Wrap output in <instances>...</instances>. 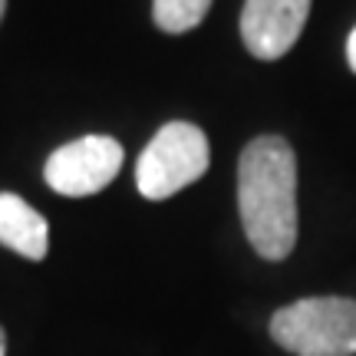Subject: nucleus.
Instances as JSON below:
<instances>
[{
	"label": "nucleus",
	"instance_id": "obj_9",
	"mask_svg": "<svg viewBox=\"0 0 356 356\" xmlns=\"http://www.w3.org/2000/svg\"><path fill=\"white\" fill-rule=\"evenodd\" d=\"M0 356H7V333H3V327H0Z\"/></svg>",
	"mask_w": 356,
	"mask_h": 356
},
{
	"label": "nucleus",
	"instance_id": "obj_4",
	"mask_svg": "<svg viewBox=\"0 0 356 356\" xmlns=\"http://www.w3.org/2000/svg\"><path fill=\"white\" fill-rule=\"evenodd\" d=\"M122 145L109 136H83L60 145L47 159L43 178L56 195L66 198H89L102 191L122 168Z\"/></svg>",
	"mask_w": 356,
	"mask_h": 356
},
{
	"label": "nucleus",
	"instance_id": "obj_8",
	"mask_svg": "<svg viewBox=\"0 0 356 356\" xmlns=\"http://www.w3.org/2000/svg\"><path fill=\"white\" fill-rule=\"evenodd\" d=\"M346 63H350V70L356 73V26H353V33L346 37Z\"/></svg>",
	"mask_w": 356,
	"mask_h": 356
},
{
	"label": "nucleus",
	"instance_id": "obj_5",
	"mask_svg": "<svg viewBox=\"0 0 356 356\" xmlns=\"http://www.w3.org/2000/svg\"><path fill=\"white\" fill-rule=\"evenodd\" d=\"M310 0H244L241 40L257 60H280L300 40Z\"/></svg>",
	"mask_w": 356,
	"mask_h": 356
},
{
	"label": "nucleus",
	"instance_id": "obj_3",
	"mask_svg": "<svg viewBox=\"0 0 356 356\" xmlns=\"http://www.w3.org/2000/svg\"><path fill=\"white\" fill-rule=\"evenodd\" d=\"M211 149L208 136L195 122H165L152 136V142L142 149L139 165H136V185L142 198L149 202H165L191 181L208 172Z\"/></svg>",
	"mask_w": 356,
	"mask_h": 356
},
{
	"label": "nucleus",
	"instance_id": "obj_1",
	"mask_svg": "<svg viewBox=\"0 0 356 356\" xmlns=\"http://www.w3.org/2000/svg\"><path fill=\"white\" fill-rule=\"evenodd\" d=\"M238 215L248 244L264 261H284L297 244V155L284 136H257L238 159Z\"/></svg>",
	"mask_w": 356,
	"mask_h": 356
},
{
	"label": "nucleus",
	"instance_id": "obj_10",
	"mask_svg": "<svg viewBox=\"0 0 356 356\" xmlns=\"http://www.w3.org/2000/svg\"><path fill=\"white\" fill-rule=\"evenodd\" d=\"M3 13H7V0H0V20H3Z\"/></svg>",
	"mask_w": 356,
	"mask_h": 356
},
{
	"label": "nucleus",
	"instance_id": "obj_6",
	"mask_svg": "<svg viewBox=\"0 0 356 356\" xmlns=\"http://www.w3.org/2000/svg\"><path fill=\"white\" fill-rule=\"evenodd\" d=\"M0 244L26 261H43L50 248L47 218L10 191H0Z\"/></svg>",
	"mask_w": 356,
	"mask_h": 356
},
{
	"label": "nucleus",
	"instance_id": "obj_7",
	"mask_svg": "<svg viewBox=\"0 0 356 356\" xmlns=\"http://www.w3.org/2000/svg\"><path fill=\"white\" fill-rule=\"evenodd\" d=\"M211 10V0H152V20L165 33H188Z\"/></svg>",
	"mask_w": 356,
	"mask_h": 356
},
{
	"label": "nucleus",
	"instance_id": "obj_2",
	"mask_svg": "<svg viewBox=\"0 0 356 356\" xmlns=\"http://www.w3.org/2000/svg\"><path fill=\"white\" fill-rule=\"evenodd\" d=\"M270 340L293 356H356V297H304L280 307Z\"/></svg>",
	"mask_w": 356,
	"mask_h": 356
}]
</instances>
